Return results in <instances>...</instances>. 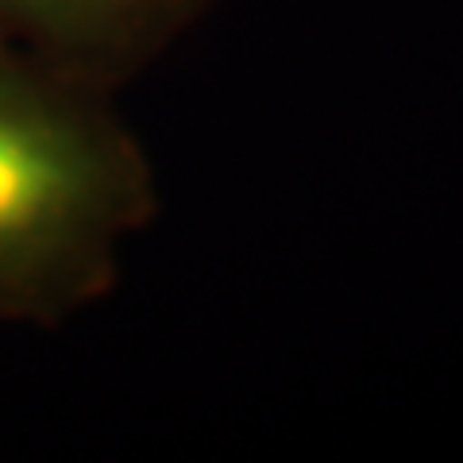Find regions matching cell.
<instances>
[{
  "label": "cell",
  "mask_w": 463,
  "mask_h": 463,
  "mask_svg": "<svg viewBox=\"0 0 463 463\" xmlns=\"http://www.w3.org/2000/svg\"><path fill=\"white\" fill-rule=\"evenodd\" d=\"M158 201L116 93L0 43V325L58 328L105 301Z\"/></svg>",
  "instance_id": "6da1fadb"
},
{
  "label": "cell",
  "mask_w": 463,
  "mask_h": 463,
  "mask_svg": "<svg viewBox=\"0 0 463 463\" xmlns=\"http://www.w3.org/2000/svg\"><path fill=\"white\" fill-rule=\"evenodd\" d=\"M216 0H0V43L120 93L170 54Z\"/></svg>",
  "instance_id": "7a4b0ae2"
}]
</instances>
